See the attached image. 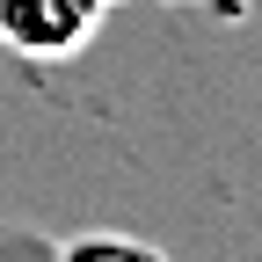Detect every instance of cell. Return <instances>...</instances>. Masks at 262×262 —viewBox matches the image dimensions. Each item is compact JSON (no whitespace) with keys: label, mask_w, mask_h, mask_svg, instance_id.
<instances>
[{"label":"cell","mask_w":262,"mask_h":262,"mask_svg":"<svg viewBox=\"0 0 262 262\" xmlns=\"http://www.w3.org/2000/svg\"><path fill=\"white\" fill-rule=\"evenodd\" d=\"M102 15H110V0H0V44L15 58L58 66L102 37Z\"/></svg>","instance_id":"6da1fadb"},{"label":"cell","mask_w":262,"mask_h":262,"mask_svg":"<svg viewBox=\"0 0 262 262\" xmlns=\"http://www.w3.org/2000/svg\"><path fill=\"white\" fill-rule=\"evenodd\" d=\"M58 255H66V262H88V255H131V262H153L160 248H153V241H124V233H80V241H66Z\"/></svg>","instance_id":"7a4b0ae2"}]
</instances>
